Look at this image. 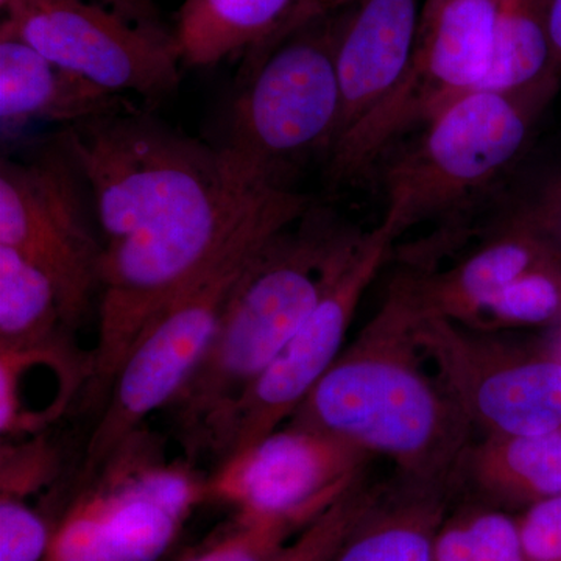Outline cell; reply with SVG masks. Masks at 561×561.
<instances>
[{"label": "cell", "mask_w": 561, "mask_h": 561, "mask_svg": "<svg viewBox=\"0 0 561 561\" xmlns=\"http://www.w3.org/2000/svg\"><path fill=\"white\" fill-rule=\"evenodd\" d=\"M194 461L165 459L161 438L133 432L70 505L44 561H157L208 502Z\"/></svg>", "instance_id": "8"}, {"label": "cell", "mask_w": 561, "mask_h": 561, "mask_svg": "<svg viewBox=\"0 0 561 561\" xmlns=\"http://www.w3.org/2000/svg\"><path fill=\"white\" fill-rule=\"evenodd\" d=\"M397 241L382 224L367 232L348 231L332 257L327 286L312 311L210 435L206 454L216 457L217 465L283 426L330 370L346 346L365 291Z\"/></svg>", "instance_id": "9"}, {"label": "cell", "mask_w": 561, "mask_h": 561, "mask_svg": "<svg viewBox=\"0 0 561 561\" xmlns=\"http://www.w3.org/2000/svg\"><path fill=\"white\" fill-rule=\"evenodd\" d=\"M413 335L472 430L538 435L561 427V351L556 343L421 319Z\"/></svg>", "instance_id": "11"}, {"label": "cell", "mask_w": 561, "mask_h": 561, "mask_svg": "<svg viewBox=\"0 0 561 561\" xmlns=\"http://www.w3.org/2000/svg\"><path fill=\"white\" fill-rule=\"evenodd\" d=\"M348 2L350 0H295L289 13L280 22L279 27L273 32L271 38L261 44L256 50L250 51L245 57H242L239 76H247V73L251 72L272 50H275L283 41L290 38L294 33L308 27L313 22L339 13V11L345 9Z\"/></svg>", "instance_id": "31"}, {"label": "cell", "mask_w": 561, "mask_h": 561, "mask_svg": "<svg viewBox=\"0 0 561 561\" xmlns=\"http://www.w3.org/2000/svg\"><path fill=\"white\" fill-rule=\"evenodd\" d=\"M535 0H501L489 72L476 91L523 92L560 83Z\"/></svg>", "instance_id": "22"}, {"label": "cell", "mask_w": 561, "mask_h": 561, "mask_svg": "<svg viewBox=\"0 0 561 561\" xmlns=\"http://www.w3.org/2000/svg\"><path fill=\"white\" fill-rule=\"evenodd\" d=\"M381 486L368 483L364 476L268 561H334Z\"/></svg>", "instance_id": "25"}, {"label": "cell", "mask_w": 561, "mask_h": 561, "mask_svg": "<svg viewBox=\"0 0 561 561\" xmlns=\"http://www.w3.org/2000/svg\"><path fill=\"white\" fill-rule=\"evenodd\" d=\"M348 231L311 208L276 232L251 262L197 367L164 409L187 459L206 453L224 416L312 311Z\"/></svg>", "instance_id": "2"}, {"label": "cell", "mask_w": 561, "mask_h": 561, "mask_svg": "<svg viewBox=\"0 0 561 561\" xmlns=\"http://www.w3.org/2000/svg\"><path fill=\"white\" fill-rule=\"evenodd\" d=\"M413 324L391 280L379 311L287 421L386 457L401 478L454 491L474 430L438 378L424 370Z\"/></svg>", "instance_id": "1"}, {"label": "cell", "mask_w": 561, "mask_h": 561, "mask_svg": "<svg viewBox=\"0 0 561 561\" xmlns=\"http://www.w3.org/2000/svg\"><path fill=\"white\" fill-rule=\"evenodd\" d=\"M311 208L309 198L294 190L265 192L216 260L150 321L114 376L87 443L81 481H91L151 413L168 408L197 367L232 290L262 247Z\"/></svg>", "instance_id": "3"}, {"label": "cell", "mask_w": 561, "mask_h": 561, "mask_svg": "<svg viewBox=\"0 0 561 561\" xmlns=\"http://www.w3.org/2000/svg\"><path fill=\"white\" fill-rule=\"evenodd\" d=\"M493 507L527 508L561 496V427L538 435H483L472 440L454 491Z\"/></svg>", "instance_id": "18"}, {"label": "cell", "mask_w": 561, "mask_h": 561, "mask_svg": "<svg viewBox=\"0 0 561 561\" xmlns=\"http://www.w3.org/2000/svg\"><path fill=\"white\" fill-rule=\"evenodd\" d=\"M58 138L87 181L105 242L236 181L217 147L142 108L62 127Z\"/></svg>", "instance_id": "7"}, {"label": "cell", "mask_w": 561, "mask_h": 561, "mask_svg": "<svg viewBox=\"0 0 561 561\" xmlns=\"http://www.w3.org/2000/svg\"><path fill=\"white\" fill-rule=\"evenodd\" d=\"M91 2L108 7L138 24L162 25L153 0H91Z\"/></svg>", "instance_id": "32"}, {"label": "cell", "mask_w": 561, "mask_h": 561, "mask_svg": "<svg viewBox=\"0 0 561 561\" xmlns=\"http://www.w3.org/2000/svg\"><path fill=\"white\" fill-rule=\"evenodd\" d=\"M70 332L50 279L0 245V351L72 353Z\"/></svg>", "instance_id": "21"}, {"label": "cell", "mask_w": 561, "mask_h": 561, "mask_svg": "<svg viewBox=\"0 0 561 561\" xmlns=\"http://www.w3.org/2000/svg\"><path fill=\"white\" fill-rule=\"evenodd\" d=\"M57 451L43 438L18 446H2L0 496L24 500L43 489L57 471Z\"/></svg>", "instance_id": "28"}, {"label": "cell", "mask_w": 561, "mask_h": 561, "mask_svg": "<svg viewBox=\"0 0 561 561\" xmlns=\"http://www.w3.org/2000/svg\"><path fill=\"white\" fill-rule=\"evenodd\" d=\"M465 327L505 332L561 327V260L542 262L523 273Z\"/></svg>", "instance_id": "24"}, {"label": "cell", "mask_w": 561, "mask_h": 561, "mask_svg": "<svg viewBox=\"0 0 561 561\" xmlns=\"http://www.w3.org/2000/svg\"><path fill=\"white\" fill-rule=\"evenodd\" d=\"M454 491L394 476L351 531L334 561H432Z\"/></svg>", "instance_id": "19"}, {"label": "cell", "mask_w": 561, "mask_h": 561, "mask_svg": "<svg viewBox=\"0 0 561 561\" xmlns=\"http://www.w3.org/2000/svg\"><path fill=\"white\" fill-rule=\"evenodd\" d=\"M560 260L529 228L507 217L478 249L442 271L405 272L393 283L421 319L468 324L512 280L542 262Z\"/></svg>", "instance_id": "17"}, {"label": "cell", "mask_w": 561, "mask_h": 561, "mask_svg": "<svg viewBox=\"0 0 561 561\" xmlns=\"http://www.w3.org/2000/svg\"><path fill=\"white\" fill-rule=\"evenodd\" d=\"M339 13L283 41L239 90L219 149L232 180L254 190H291L305 162L327 160L342 114Z\"/></svg>", "instance_id": "6"}, {"label": "cell", "mask_w": 561, "mask_h": 561, "mask_svg": "<svg viewBox=\"0 0 561 561\" xmlns=\"http://www.w3.org/2000/svg\"><path fill=\"white\" fill-rule=\"evenodd\" d=\"M516 523L524 560L561 561V496L524 508Z\"/></svg>", "instance_id": "29"}, {"label": "cell", "mask_w": 561, "mask_h": 561, "mask_svg": "<svg viewBox=\"0 0 561 561\" xmlns=\"http://www.w3.org/2000/svg\"><path fill=\"white\" fill-rule=\"evenodd\" d=\"M371 459L353 443L287 421L217 465L208 501L228 505L234 515L313 519L364 478Z\"/></svg>", "instance_id": "14"}, {"label": "cell", "mask_w": 561, "mask_h": 561, "mask_svg": "<svg viewBox=\"0 0 561 561\" xmlns=\"http://www.w3.org/2000/svg\"><path fill=\"white\" fill-rule=\"evenodd\" d=\"M421 9L423 0H350L339 11L342 114L328 157L404 81L415 51Z\"/></svg>", "instance_id": "15"}, {"label": "cell", "mask_w": 561, "mask_h": 561, "mask_svg": "<svg viewBox=\"0 0 561 561\" xmlns=\"http://www.w3.org/2000/svg\"><path fill=\"white\" fill-rule=\"evenodd\" d=\"M559 87L471 91L435 110L383 169V227L400 239L485 198L522 160Z\"/></svg>", "instance_id": "4"}, {"label": "cell", "mask_w": 561, "mask_h": 561, "mask_svg": "<svg viewBox=\"0 0 561 561\" xmlns=\"http://www.w3.org/2000/svg\"><path fill=\"white\" fill-rule=\"evenodd\" d=\"M54 531L24 500L0 496V561H44Z\"/></svg>", "instance_id": "27"}, {"label": "cell", "mask_w": 561, "mask_h": 561, "mask_svg": "<svg viewBox=\"0 0 561 561\" xmlns=\"http://www.w3.org/2000/svg\"><path fill=\"white\" fill-rule=\"evenodd\" d=\"M311 522L291 515H234L225 534L186 561H268Z\"/></svg>", "instance_id": "26"}, {"label": "cell", "mask_w": 561, "mask_h": 561, "mask_svg": "<svg viewBox=\"0 0 561 561\" xmlns=\"http://www.w3.org/2000/svg\"><path fill=\"white\" fill-rule=\"evenodd\" d=\"M0 24L55 65L157 108L176 94L181 55L162 25L138 24L91 0H0Z\"/></svg>", "instance_id": "13"}, {"label": "cell", "mask_w": 561, "mask_h": 561, "mask_svg": "<svg viewBox=\"0 0 561 561\" xmlns=\"http://www.w3.org/2000/svg\"><path fill=\"white\" fill-rule=\"evenodd\" d=\"M432 561H526L516 516L479 501L461 505L438 529Z\"/></svg>", "instance_id": "23"}, {"label": "cell", "mask_w": 561, "mask_h": 561, "mask_svg": "<svg viewBox=\"0 0 561 561\" xmlns=\"http://www.w3.org/2000/svg\"><path fill=\"white\" fill-rule=\"evenodd\" d=\"M511 219L538 236L561 260V165Z\"/></svg>", "instance_id": "30"}, {"label": "cell", "mask_w": 561, "mask_h": 561, "mask_svg": "<svg viewBox=\"0 0 561 561\" xmlns=\"http://www.w3.org/2000/svg\"><path fill=\"white\" fill-rule=\"evenodd\" d=\"M548 33L553 58L561 70V0H535Z\"/></svg>", "instance_id": "33"}, {"label": "cell", "mask_w": 561, "mask_h": 561, "mask_svg": "<svg viewBox=\"0 0 561 561\" xmlns=\"http://www.w3.org/2000/svg\"><path fill=\"white\" fill-rule=\"evenodd\" d=\"M295 0H184L173 35L186 68L245 57L271 38Z\"/></svg>", "instance_id": "20"}, {"label": "cell", "mask_w": 561, "mask_h": 561, "mask_svg": "<svg viewBox=\"0 0 561 561\" xmlns=\"http://www.w3.org/2000/svg\"><path fill=\"white\" fill-rule=\"evenodd\" d=\"M140 110L79 73L55 65L0 24V135L20 138L35 124H62Z\"/></svg>", "instance_id": "16"}, {"label": "cell", "mask_w": 561, "mask_h": 561, "mask_svg": "<svg viewBox=\"0 0 561 561\" xmlns=\"http://www.w3.org/2000/svg\"><path fill=\"white\" fill-rule=\"evenodd\" d=\"M272 190L230 181L160 219L105 242L99 271L98 342L88 405H103L142 331L216 260L253 203Z\"/></svg>", "instance_id": "5"}, {"label": "cell", "mask_w": 561, "mask_h": 561, "mask_svg": "<svg viewBox=\"0 0 561 561\" xmlns=\"http://www.w3.org/2000/svg\"><path fill=\"white\" fill-rule=\"evenodd\" d=\"M95 227L87 181L58 135L22 160L0 162V245L50 279L72 331L99 294L105 241Z\"/></svg>", "instance_id": "10"}, {"label": "cell", "mask_w": 561, "mask_h": 561, "mask_svg": "<svg viewBox=\"0 0 561 561\" xmlns=\"http://www.w3.org/2000/svg\"><path fill=\"white\" fill-rule=\"evenodd\" d=\"M500 9L501 0H423L411 69L389 101L328 157L332 186L365 179L402 131L479 90L493 58Z\"/></svg>", "instance_id": "12"}]
</instances>
